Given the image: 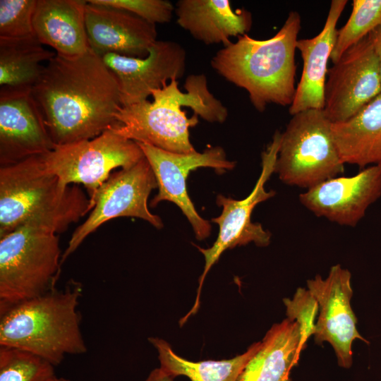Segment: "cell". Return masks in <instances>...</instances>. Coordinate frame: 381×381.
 Here are the masks:
<instances>
[{"mask_svg": "<svg viewBox=\"0 0 381 381\" xmlns=\"http://www.w3.org/2000/svg\"><path fill=\"white\" fill-rule=\"evenodd\" d=\"M287 318L295 321L300 327V351H302L308 338L316 328L315 319L318 315L319 304L312 293L306 288L296 289L293 298L283 299Z\"/></svg>", "mask_w": 381, "mask_h": 381, "instance_id": "obj_28", "label": "cell"}, {"mask_svg": "<svg viewBox=\"0 0 381 381\" xmlns=\"http://www.w3.org/2000/svg\"><path fill=\"white\" fill-rule=\"evenodd\" d=\"M85 27L90 47L97 54L144 58L157 41L156 25L125 10L88 0Z\"/></svg>", "mask_w": 381, "mask_h": 381, "instance_id": "obj_17", "label": "cell"}, {"mask_svg": "<svg viewBox=\"0 0 381 381\" xmlns=\"http://www.w3.org/2000/svg\"><path fill=\"white\" fill-rule=\"evenodd\" d=\"M55 55L56 52L44 48L35 35L0 37V86L32 90L45 64Z\"/></svg>", "mask_w": 381, "mask_h": 381, "instance_id": "obj_23", "label": "cell"}, {"mask_svg": "<svg viewBox=\"0 0 381 381\" xmlns=\"http://www.w3.org/2000/svg\"><path fill=\"white\" fill-rule=\"evenodd\" d=\"M380 94L378 59L368 35L328 69L323 110L332 123H341Z\"/></svg>", "mask_w": 381, "mask_h": 381, "instance_id": "obj_12", "label": "cell"}, {"mask_svg": "<svg viewBox=\"0 0 381 381\" xmlns=\"http://www.w3.org/2000/svg\"><path fill=\"white\" fill-rule=\"evenodd\" d=\"M174 378L159 367L152 370L145 381H174Z\"/></svg>", "mask_w": 381, "mask_h": 381, "instance_id": "obj_31", "label": "cell"}, {"mask_svg": "<svg viewBox=\"0 0 381 381\" xmlns=\"http://www.w3.org/2000/svg\"><path fill=\"white\" fill-rule=\"evenodd\" d=\"M348 1L332 0L322 30L312 38L298 40L303 69L289 112L292 116L309 109H323L327 61L334 44L337 23Z\"/></svg>", "mask_w": 381, "mask_h": 381, "instance_id": "obj_18", "label": "cell"}, {"mask_svg": "<svg viewBox=\"0 0 381 381\" xmlns=\"http://www.w3.org/2000/svg\"><path fill=\"white\" fill-rule=\"evenodd\" d=\"M84 0H37L33 16L36 38L63 57H75L90 48Z\"/></svg>", "mask_w": 381, "mask_h": 381, "instance_id": "obj_19", "label": "cell"}, {"mask_svg": "<svg viewBox=\"0 0 381 381\" xmlns=\"http://www.w3.org/2000/svg\"><path fill=\"white\" fill-rule=\"evenodd\" d=\"M52 381H72L69 379L65 378V377H59L56 376Z\"/></svg>", "mask_w": 381, "mask_h": 381, "instance_id": "obj_32", "label": "cell"}, {"mask_svg": "<svg viewBox=\"0 0 381 381\" xmlns=\"http://www.w3.org/2000/svg\"><path fill=\"white\" fill-rule=\"evenodd\" d=\"M332 129L344 164L362 169L381 164V94L347 121L332 123Z\"/></svg>", "mask_w": 381, "mask_h": 381, "instance_id": "obj_22", "label": "cell"}, {"mask_svg": "<svg viewBox=\"0 0 381 381\" xmlns=\"http://www.w3.org/2000/svg\"><path fill=\"white\" fill-rule=\"evenodd\" d=\"M156 188L155 176L145 156L134 165L112 173L99 188L89 216L73 231L62 253L61 265L91 233L112 219L136 217L157 229L162 228L161 217L152 214L147 205L148 197Z\"/></svg>", "mask_w": 381, "mask_h": 381, "instance_id": "obj_10", "label": "cell"}, {"mask_svg": "<svg viewBox=\"0 0 381 381\" xmlns=\"http://www.w3.org/2000/svg\"><path fill=\"white\" fill-rule=\"evenodd\" d=\"M351 274L340 265L332 266L327 278L317 274L307 281L308 289L319 304V315L314 333L315 342H328L334 350L339 366L350 368L353 363L352 344L359 339L370 342L358 332L357 318L351 300Z\"/></svg>", "mask_w": 381, "mask_h": 381, "instance_id": "obj_13", "label": "cell"}, {"mask_svg": "<svg viewBox=\"0 0 381 381\" xmlns=\"http://www.w3.org/2000/svg\"><path fill=\"white\" fill-rule=\"evenodd\" d=\"M381 25V0H353L352 11L346 23L337 30L329 59L336 63L350 47Z\"/></svg>", "mask_w": 381, "mask_h": 381, "instance_id": "obj_25", "label": "cell"}, {"mask_svg": "<svg viewBox=\"0 0 381 381\" xmlns=\"http://www.w3.org/2000/svg\"><path fill=\"white\" fill-rule=\"evenodd\" d=\"M31 90L0 87L1 167L44 155L55 147Z\"/></svg>", "mask_w": 381, "mask_h": 381, "instance_id": "obj_15", "label": "cell"}, {"mask_svg": "<svg viewBox=\"0 0 381 381\" xmlns=\"http://www.w3.org/2000/svg\"><path fill=\"white\" fill-rule=\"evenodd\" d=\"M31 92L55 146L95 138L118 124L119 83L90 47L75 57L56 54Z\"/></svg>", "mask_w": 381, "mask_h": 381, "instance_id": "obj_1", "label": "cell"}, {"mask_svg": "<svg viewBox=\"0 0 381 381\" xmlns=\"http://www.w3.org/2000/svg\"><path fill=\"white\" fill-rule=\"evenodd\" d=\"M148 340L158 352L162 370L174 377L184 375L191 381H238L246 364L261 346V341H258L230 359L193 362L177 355L162 339L149 337Z\"/></svg>", "mask_w": 381, "mask_h": 381, "instance_id": "obj_24", "label": "cell"}, {"mask_svg": "<svg viewBox=\"0 0 381 381\" xmlns=\"http://www.w3.org/2000/svg\"><path fill=\"white\" fill-rule=\"evenodd\" d=\"M301 16L292 11L279 31L267 40L248 34L219 49L211 66L221 76L248 93L258 111L268 104L291 105L295 87V52L301 30Z\"/></svg>", "mask_w": 381, "mask_h": 381, "instance_id": "obj_3", "label": "cell"}, {"mask_svg": "<svg viewBox=\"0 0 381 381\" xmlns=\"http://www.w3.org/2000/svg\"><path fill=\"white\" fill-rule=\"evenodd\" d=\"M282 133L277 131L272 142L262 152V170L260 175L250 193L244 199L234 200L222 195H217V204L222 211L212 222L219 226V233L213 245L208 248L195 246L204 255L205 266L199 278V285L195 301L191 310L181 318L185 323L190 316L195 314L200 305V296L204 280L210 268L218 261L221 255L227 249L238 246H245L253 242L259 247L267 246L271 234L264 229L261 224L251 221V214L255 206L274 196V190H266L265 186L275 171Z\"/></svg>", "mask_w": 381, "mask_h": 381, "instance_id": "obj_9", "label": "cell"}, {"mask_svg": "<svg viewBox=\"0 0 381 381\" xmlns=\"http://www.w3.org/2000/svg\"><path fill=\"white\" fill-rule=\"evenodd\" d=\"M143 157L136 142L117 134L112 129L90 140L55 146L41 155L44 169L63 183L84 186L92 210L99 188L111 171L119 167H130Z\"/></svg>", "mask_w": 381, "mask_h": 381, "instance_id": "obj_8", "label": "cell"}, {"mask_svg": "<svg viewBox=\"0 0 381 381\" xmlns=\"http://www.w3.org/2000/svg\"><path fill=\"white\" fill-rule=\"evenodd\" d=\"M150 164L156 178L158 193L151 200L154 207L162 201L176 204L191 224L198 240L207 238L211 231L210 222L199 215L187 193L186 180L191 170L200 167L214 169L222 174L233 169L236 162L226 159L224 149L210 147L202 152L176 153L151 145L137 143Z\"/></svg>", "mask_w": 381, "mask_h": 381, "instance_id": "obj_11", "label": "cell"}, {"mask_svg": "<svg viewBox=\"0 0 381 381\" xmlns=\"http://www.w3.org/2000/svg\"><path fill=\"white\" fill-rule=\"evenodd\" d=\"M99 56L117 79L122 106L147 100L153 90L181 78L186 68L185 49L171 40H157L144 58Z\"/></svg>", "mask_w": 381, "mask_h": 381, "instance_id": "obj_14", "label": "cell"}, {"mask_svg": "<svg viewBox=\"0 0 381 381\" xmlns=\"http://www.w3.org/2000/svg\"><path fill=\"white\" fill-rule=\"evenodd\" d=\"M282 381H291L290 378H289V375H286Z\"/></svg>", "mask_w": 381, "mask_h": 381, "instance_id": "obj_33", "label": "cell"}, {"mask_svg": "<svg viewBox=\"0 0 381 381\" xmlns=\"http://www.w3.org/2000/svg\"><path fill=\"white\" fill-rule=\"evenodd\" d=\"M183 92L178 80H170L151 92L152 101L122 106L112 130L136 143L151 145L166 151L190 153L195 151L190 140V128L198 116L211 123H224L228 109L210 91L204 74L188 75Z\"/></svg>", "mask_w": 381, "mask_h": 381, "instance_id": "obj_2", "label": "cell"}, {"mask_svg": "<svg viewBox=\"0 0 381 381\" xmlns=\"http://www.w3.org/2000/svg\"><path fill=\"white\" fill-rule=\"evenodd\" d=\"M91 210L89 196L48 172L41 155L0 168V238L32 221L61 233Z\"/></svg>", "mask_w": 381, "mask_h": 381, "instance_id": "obj_5", "label": "cell"}, {"mask_svg": "<svg viewBox=\"0 0 381 381\" xmlns=\"http://www.w3.org/2000/svg\"><path fill=\"white\" fill-rule=\"evenodd\" d=\"M82 294L80 283L69 282L63 289L54 288L1 312L0 346L29 351L55 367L66 355L85 353L78 309Z\"/></svg>", "mask_w": 381, "mask_h": 381, "instance_id": "obj_4", "label": "cell"}, {"mask_svg": "<svg viewBox=\"0 0 381 381\" xmlns=\"http://www.w3.org/2000/svg\"><path fill=\"white\" fill-rule=\"evenodd\" d=\"M56 234L32 221L0 238V313L54 288L62 256Z\"/></svg>", "mask_w": 381, "mask_h": 381, "instance_id": "obj_6", "label": "cell"}, {"mask_svg": "<svg viewBox=\"0 0 381 381\" xmlns=\"http://www.w3.org/2000/svg\"><path fill=\"white\" fill-rule=\"evenodd\" d=\"M381 196V164L363 168L352 176H337L307 189L300 202L318 217L355 226Z\"/></svg>", "mask_w": 381, "mask_h": 381, "instance_id": "obj_16", "label": "cell"}, {"mask_svg": "<svg viewBox=\"0 0 381 381\" xmlns=\"http://www.w3.org/2000/svg\"><path fill=\"white\" fill-rule=\"evenodd\" d=\"M91 1L125 10L154 25L169 23L174 13V6L167 0Z\"/></svg>", "mask_w": 381, "mask_h": 381, "instance_id": "obj_29", "label": "cell"}, {"mask_svg": "<svg viewBox=\"0 0 381 381\" xmlns=\"http://www.w3.org/2000/svg\"><path fill=\"white\" fill-rule=\"evenodd\" d=\"M300 341V327L296 322L286 318L274 324L238 381H282L298 364L301 353Z\"/></svg>", "mask_w": 381, "mask_h": 381, "instance_id": "obj_21", "label": "cell"}, {"mask_svg": "<svg viewBox=\"0 0 381 381\" xmlns=\"http://www.w3.org/2000/svg\"><path fill=\"white\" fill-rule=\"evenodd\" d=\"M374 51L378 59L380 75L381 79V25L377 27L369 35Z\"/></svg>", "mask_w": 381, "mask_h": 381, "instance_id": "obj_30", "label": "cell"}, {"mask_svg": "<svg viewBox=\"0 0 381 381\" xmlns=\"http://www.w3.org/2000/svg\"><path fill=\"white\" fill-rule=\"evenodd\" d=\"M176 23L205 44H223L247 34L252 15L245 8L234 10L229 0H179L174 6Z\"/></svg>", "mask_w": 381, "mask_h": 381, "instance_id": "obj_20", "label": "cell"}, {"mask_svg": "<svg viewBox=\"0 0 381 381\" xmlns=\"http://www.w3.org/2000/svg\"><path fill=\"white\" fill-rule=\"evenodd\" d=\"M55 366L29 351L0 346V381H52Z\"/></svg>", "mask_w": 381, "mask_h": 381, "instance_id": "obj_26", "label": "cell"}, {"mask_svg": "<svg viewBox=\"0 0 381 381\" xmlns=\"http://www.w3.org/2000/svg\"><path fill=\"white\" fill-rule=\"evenodd\" d=\"M332 128L323 109L292 115L282 133L275 164L283 183L309 189L344 172Z\"/></svg>", "mask_w": 381, "mask_h": 381, "instance_id": "obj_7", "label": "cell"}, {"mask_svg": "<svg viewBox=\"0 0 381 381\" xmlns=\"http://www.w3.org/2000/svg\"><path fill=\"white\" fill-rule=\"evenodd\" d=\"M37 0L0 1V37L24 38L35 35L33 16Z\"/></svg>", "mask_w": 381, "mask_h": 381, "instance_id": "obj_27", "label": "cell"}]
</instances>
